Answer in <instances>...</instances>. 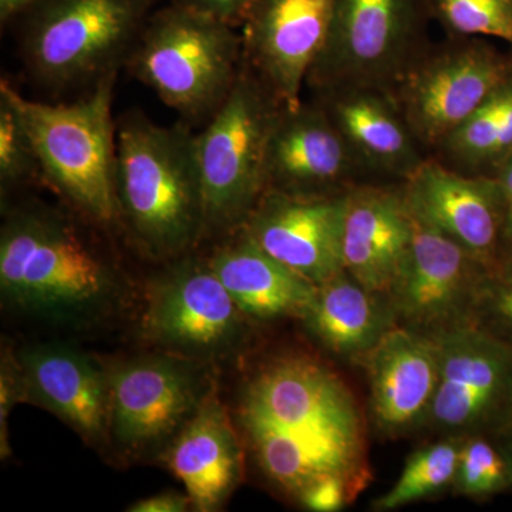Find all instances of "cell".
I'll use <instances>...</instances> for the list:
<instances>
[{
	"instance_id": "83f0119b",
	"label": "cell",
	"mask_w": 512,
	"mask_h": 512,
	"mask_svg": "<svg viewBox=\"0 0 512 512\" xmlns=\"http://www.w3.org/2000/svg\"><path fill=\"white\" fill-rule=\"evenodd\" d=\"M40 174L32 141L18 111L0 96V181L3 188L15 187Z\"/></svg>"
},
{
	"instance_id": "e0dca14e",
	"label": "cell",
	"mask_w": 512,
	"mask_h": 512,
	"mask_svg": "<svg viewBox=\"0 0 512 512\" xmlns=\"http://www.w3.org/2000/svg\"><path fill=\"white\" fill-rule=\"evenodd\" d=\"M244 443L234 417L210 386L190 420L163 451L197 511L220 510L244 474Z\"/></svg>"
},
{
	"instance_id": "7a4b0ae2",
	"label": "cell",
	"mask_w": 512,
	"mask_h": 512,
	"mask_svg": "<svg viewBox=\"0 0 512 512\" xmlns=\"http://www.w3.org/2000/svg\"><path fill=\"white\" fill-rule=\"evenodd\" d=\"M119 220L148 255L173 259L204 238L197 134L128 116L117 126Z\"/></svg>"
},
{
	"instance_id": "277c9868",
	"label": "cell",
	"mask_w": 512,
	"mask_h": 512,
	"mask_svg": "<svg viewBox=\"0 0 512 512\" xmlns=\"http://www.w3.org/2000/svg\"><path fill=\"white\" fill-rule=\"evenodd\" d=\"M117 74L101 77L73 103L49 104L22 96L6 80L0 96L18 111L40 173L50 187L97 224L119 220L113 97Z\"/></svg>"
},
{
	"instance_id": "9a60e30c",
	"label": "cell",
	"mask_w": 512,
	"mask_h": 512,
	"mask_svg": "<svg viewBox=\"0 0 512 512\" xmlns=\"http://www.w3.org/2000/svg\"><path fill=\"white\" fill-rule=\"evenodd\" d=\"M345 197H293L266 191L242 225L255 245L286 268L320 285L345 272Z\"/></svg>"
},
{
	"instance_id": "4fadbf2b",
	"label": "cell",
	"mask_w": 512,
	"mask_h": 512,
	"mask_svg": "<svg viewBox=\"0 0 512 512\" xmlns=\"http://www.w3.org/2000/svg\"><path fill=\"white\" fill-rule=\"evenodd\" d=\"M333 0H256L242 20L249 69L281 107L302 106L303 83L328 39Z\"/></svg>"
},
{
	"instance_id": "30bf717a",
	"label": "cell",
	"mask_w": 512,
	"mask_h": 512,
	"mask_svg": "<svg viewBox=\"0 0 512 512\" xmlns=\"http://www.w3.org/2000/svg\"><path fill=\"white\" fill-rule=\"evenodd\" d=\"M429 0H333L325 46L309 73L323 87L372 86L396 72Z\"/></svg>"
},
{
	"instance_id": "7402d4cb",
	"label": "cell",
	"mask_w": 512,
	"mask_h": 512,
	"mask_svg": "<svg viewBox=\"0 0 512 512\" xmlns=\"http://www.w3.org/2000/svg\"><path fill=\"white\" fill-rule=\"evenodd\" d=\"M208 264L241 312L254 319H302L318 288L262 251L242 229L212 252Z\"/></svg>"
},
{
	"instance_id": "f35d334b",
	"label": "cell",
	"mask_w": 512,
	"mask_h": 512,
	"mask_svg": "<svg viewBox=\"0 0 512 512\" xmlns=\"http://www.w3.org/2000/svg\"><path fill=\"white\" fill-rule=\"evenodd\" d=\"M511 429H512V421H511L510 427H508L507 430H511ZM503 433H504V431H503Z\"/></svg>"
},
{
	"instance_id": "484cf974",
	"label": "cell",
	"mask_w": 512,
	"mask_h": 512,
	"mask_svg": "<svg viewBox=\"0 0 512 512\" xmlns=\"http://www.w3.org/2000/svg\"><path fill=\"white\" fill-rule=\"evenodd\" d=\"M453 485L458 493L473 498H490L510 491L511 458L493 436H466Z\"/></svg>"
},
{
	"instance_id": "d4e9b609",
	"label": "cell",
	"mask_w": 512,
	"mask_h": 512,
	"mask_svg": "<svg viewBox=\"0 0 512 512\" xmlns=\"http://www.w3.org/2000/svg\"><path fill=\"white\" fill-rule=\"evenodd\" d=\"M463 439L451 437L448 440L437 441L412 454L399 480L373 504L375 510H397L414 501L440 493L448 485L453 484Z\"/></svg>"
},
{
	"instance_id": "4316f807",
	"label": "cell",
	"mask_w": 512,
	"mask_h": 512,
	"mask_svg": "<svg viewBox=\"0 0 512 512\" xmlns=\"http://www.w3.org/2000/svg\"><path fill=\"white\" fill-rule=\"evenodd\" d=\"M431 12L453 32L493 36L512 45V0H429Z\"/></svg>"
},
{
	"instance_id": "1f68e13d",
	"label": "cell",
	"mask_w": 512,
	"mask_h": 512,
	"mask_svg": "<svg viewBox=\"0 0 512 512\" xmlns=\"http://www.w3.org/2000/svg\"><path fill=\"white\" fill-rule=\"evenodd\" d=\"M355 498L356 495L352 493L345 481L336 477H326L309 485L299 495L298 501L311 511L336 512L342 510Z\"/></svg>"
},
{
	"instance_id": "6da1fadb",
	"label": "cell",
	"mask_w": 512,
	"mask_h": 512,
	"mask_svg": "<svg viewBox=\"0 0 512 512\" xmlns=\"http://www.w3.org/2000/svg\"><path fill=\"white\" fill-rule=\"evenodd\" d=\"M234 420L259 470L296 500L320 478H339L355 495L372 480L359 404L312 357L281 356L259 367L242 386Z\"/></svg>"
},
{
	"instance_id": "4dcf8cb0",
	"label": "cell",
	"mask_w": 512,
	"mask_h": 512,
	"mask_svg": "<svg viewBox=\"0 0 512 512\" xmlns=\"http://www.w3.org/2000/svg\"><path fill=\"white\" fill-rule=\"evenodd\" d=\"M26 402V387L20 369L18 356L10 350H3L0 365V451L2 457L10 453L8 420L13 407Z\"/></svg>"
},
{
	"instance_id": "74e56055",
	"label": "cell",
	"mask_w": 512,
	"mask_h": 512,
	"mask_svg": "<svg viewBox=\"0 0 512 512\" xmlns=\"http://www.w3.org/2000/svg\"><path fill=\"white\" fill-rule=\"evenodd\" d=\"M498 440V443L501 444V447L504 448L505 453L508 454V457L511 458L512 461V429L505 430L504 433H501L500 436L495 437Z\"/></svg>"
},
{
	"instance_id": "7c38bea8",
	"label": "cell",
	"mask_w": 512,
	"mask_h": 512,
	"mask_svg": "<svg viewBox=\"0 0 512 512\" xmlns=\"http://www.w3.org/2000/svg\"><path fill=\"white\" fill-rule=\"evenodd\" d=\"M244 316L208 261L185 259L153 286L144 329L174 355L214 356L234 348Z\"/></svg>"
},
{
	"instance_id": "9c48e42d",
	"label": "cell",
	"mask_w": 512,
	"mask_h": 512,
	"mask_svg": "<svg viewBox=\"0 0 512 512\" xmlns=\"http://www.w3.org/2000/svg\"><path fill=\"white\" fill-rule=\"evenodd\" d=\"M109 372L110 439L127 456L165 450L200 406L210 384L188 357H136Z\"/></svg>"
},
{
	"instance_id": "e575fe53",
	"label": "cell",
	"mask_w": 512,
	"mask_h": 512,
	"mask_svg": "<svg viewBox=\"0 0 512 512\" xmlns=\"http://www.w3.org/2000/svg\"><path fill=\"white\" fill-rule=\"evenodd\" d=\"M39 0H0V19L2 22L15 18L20 13L28 12Z\"/></svg>"
},
{
	"instance_id": "52a82bcc",
	"label": "cell",
	"mask_w": 512,
	"mask_h": 512,
	"mask_svg": "<svg viewBox=\"0 0 512 512\" xmlns=\"http://www.w3.org/2000/svg\"><path fill=\"white\" fill-rule=\"evenodd\" d=\"M156 0H39L28 10L22 57L50 90L99 82L133 52Z\"/></svg>"
},
{
	"instance_id": "d6a6232c",
	"label": "cell",
	"mask_w": 512,
	"mask_h": 512,
	"mask_svg": "<svg viewBox=\"0 0 512 512\" xmlns=\"http://www.w3.org/2000/svg\"><path fill=\"white\" fill-rule=\"evenodd\" d=\"M181 2L198 12L237 28L256 0H181Z\"/></svg>"
},
{
	"instance_id": "8d00e7d4",
	"label": "cell",
	"mask_w": 512,
	"mask_h": 512,
	"mask_svg": "<svg viewBox=\"0 0 512 512\" xmlns=\"http://www.w3.org/2000/svg\"><path fill=\"white\" fill-rule=\"evenodd\" d=\"M512 258V215L508 217L504 235V259Z\"/></svg>"
},
{
	"instance_id": "8fae6325",
	"label": "cell",
	"mask_w": 512,
	"mask_h": 512,
	"mask_svg": "<svg viewBox=\"0 0 512 512\" xmlns=\"http://www.w3.org/2000/svg\"><path fill=\"white\" fill-rule=\"evenodd\" d=\"M488 269L443 232L414 218L412 247L384 299L404 328L434 335L473 323Z\"/></svg>"
},
{
	"instance_id": "836d02e7",
	"label": "cell",
	"mask_w": 512,
	"mask_h": 512,
	"mask_svg": "<svg viewBox=\"0 0 512 512\" xmlns=\"http://www.w3.org/2000/svg\"><path fill=\"white\" fill-rule=\"evenodd\" d=\"M192 507L188 494L165 491L151 497L143 498L137 503L131 504L128 511L131 512H184Z\"/></svg>"
},
{
	"instance_id": "5b68a950",
	"label": "cell",
	"mask_w": 512,
	"mask_h": 512,
	"mask_svg": "<svg viewBox=\"0 0 512 512\" xmlns=\"http://www.w3.org/2000/svg\"><path fill=\"white\" fill-rule=\"evenodd\" d=\"M242 64L235 26L174 0L151 13L126 66L184 119L204 120L227 99Z\"/></svg>"
},
{
	"instance_id": "603a6c76",
	"label": "cell",
	"mask_w": 512,
	"mask_h": 512,
	"mask_svg": "<svg viewBox=\"0 0 512 512\" xmlns=\"http://www.w3.org/2000/svg\"><path fill=\"white\" fill-rule=\"evenodd\" d=\"M302 320L326 349L352 359L365 356L396 326L386 299L346 272L318 285Z\"/></svg>"
},
{
	"instance_id": "8992f818",
	"label": "cell",
	"mask_w": 512,
	"mask_h": 512,
	"mask_svg": "<svg viewBox=\"0 0 512 512\" xmlns=\"http://www.w3.org/2000/svg\"><path fill=\"white\" fill-rule=\"evenodd\" d=\"M281 104L242 64L231 92L197 134L204 238L229 237L266 192V150Z\"/></svg>"
},
{
	"instance_id": "d6986e66",
	"label": "cell",
	"mask_w": 512,
	"mask_h": 512,
	"mask_svg": "<svg viewBox=\"0 0 512 512\" xmlns=\"http://www.w3.org/2000/svg\"><path fill=\"white\" fill-rule=\"evenodd\" d=\"M18 360L26 402L45 407L87 443L110 439L109 372L80 350L63 345L30 346Z\"/></svg>"
},
{
	"instance_id": "cb8c5ba5",
	"label": "cell",
	"mask_w": 512,
	"mask_h": 512,
	"mask_svg": "<svg viewBox=\"0 0 512 512\" xmlns=\"http://www.w3.org/2000/svg\"><path fill=\"white\" fill-rule=\"evenodd\" d=\"M330 119L339 128L346 143L362 156L386 168H406L414 160L409 131L393 107L382 97L355 87L333 103Z\"/></svg>"
},
{
	"instance_id": "3957f363",
	"label": "cell",
	"mask_w": 512,
	"mask_h": 512,
	"mask_svg": "<svg viewBox=\"0 0 512 512\" xmlns=\"http://www.w3.org/2000/svg\"><path fill=\"white\" fill-rule=\"evenodd\" d=\"M0 289L20 311L86 320L119 296V276L72 221L45 207L10 211L0 232Z\"/></svg>"
},
{
	"instance_id": "f1b7e54d",
	"label": "cell",
	"mask_w": 512,
	"mask_h": 512,
	"mask_svg": "<svg viewBox=\"0 0 512 512\" xmlns=\"http://www.w3.org/2000/svg\"><path fill=\"white\" fill-rule=\"evenodd\" d=\"M507 82L447 138L450 146L471 163H491L493 160L507 101Z\"/></svg>"
},
{
	"instance_id": "2e32d148",
	"label": "cell",
	"mask_w": 512,
	"mask_h": 512,
	"mask_svg": "<svg viewBox=\"0 0 512 512\" xmlns=\"http://www.w3.org/2000/svg\"><path fill=\"white\" fill-rule=\"evenodd\" d=\"M512 73V64L484 45L447 53L421 67L404 89L406 120L429 143L447 140Z\"/></svg>"
},
{
	"instance_id": "ba28073f",
	"label": "cell",
	"mask_w": 512,
	"mask_h": 512,
	"mask_svg": "<svg viewBox=\"0 0 512 512\" xmlns=\"http://www.w3.org/2000/svg\"><path fill=\"white\" fill-rule=\"evenodd\" d=\"M430 336L439 384L426 423L451 434L500 436L512 421V346L476 323Z\"/></svg>"
},
{
	"instance_id": "ffe728a7",
	"label": "cell",
	"mask_w": 512,
	"mask_h": 512,
	"mask_svg": "<svg viewBox=\"0 0 512 512\" xmlns=\"http://www.w3.org/2000/svg\"><path fill=\"white\" fill-rule=\"evenodd\" d=\"M348 143L328 114L282 107L266 150V191L326 197L348 171Z\"/></svg>"
},
{
	"instance_id": "44dd1931",
	"label": "cell",
	"mask_w": 512,
	"mask_h": 512,
	"mask_svg": "<svg viewBox=\"0 0 512 512\" xmlns=\"http://www.w3.org/2000/svg\"><path fill=\"white\" fill-rule=\"evenodd\" d=\"M413 235L414 218L404 198L382 190L346 195L343 266L367 291L386 298Z\"/></svg>"
},
{
	"instance_id": "d590c367",
	"label": "cell",
	"mask_w": 512,
	"mask_h": 512,
	"mask_svg": "<svg viewBox=\"0 0 512 512\" xmlns=\"http://www.w3.org/2000/svg\"><path fill=\"white\" fill-rule=\"evenodd\" d=\"M497 178L501 187H503L505 198H507L508 207H510L508 217H510L512 214V153L500 165V173H498Z\"/></svg>"
},
{
	"instance_id": "f546056e",
	"label": "cell",
	"mask_w": 512,
	"mask_h": 512,
	"mask_svg": "<svg viewBox=\"0 0 512 512\" xmlns=\"http://www.w3.org/2000/svg\"><path fill=\"white\" fill-rule=\"evenodd\" d=\"M473 323L512 346V258L488 269L478 292Z\"/></svg>"
},
{
	"instance_id": "5bb4252c",
	"label": "cell",
	"mask_w": 512,
	"mask_h": 512,
	"mask_svg": "<svg viewBox=\"0 0 512 512\" xmlns=\"http://www.w3.org/2000/svg\"><path fill=\"white\" fill-rule=\"evenodd\" d=\"M414 218L443 232L484 265L504 259L507 198L498 178H468L439 164L410 171L404 194Z\"/></svg>"
},
{
	"instance_id": "ac0fdd59",
	"label": "cell",
	"mask_w": 512,
	"mask_h": 512,
	"mask_svg": "<svg viewBox=\"0 0 512 512\" xmlns=\"http://www.w3.org/2000/svg\"><path fill=\"white\" fill-rule=\"evenodd\" d=\"M360 359L369 376L370 412L383 433L396 436L426 423L439 384L430 335L396 325Z\"/></svg>"
}]
</instances>
